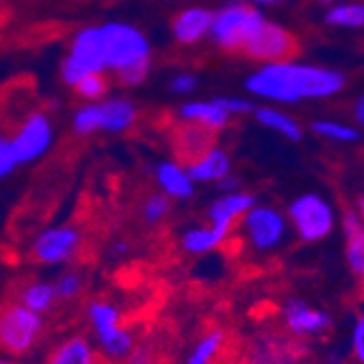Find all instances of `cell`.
I'll use <instances>...</instances> for the list:
<instances>
[{"instance_id": "cell-1", "label": "cell", "mask_w": 364, "mask_h": 364, "mask_svg": "<svg viewBox=\"0 0 364 364\" xmlns=\"http://www.w3.org/2000/svg\"><path fill=\"white\" fill-rule=\"evenodd\" d=\"M68 59L87 75L103 70L120 73L134 63L151 61V46L144 33L134 24L107 22L79 31Z\"/></svg>"}, {"instance_id": "cell-2", "label": "cell", "mask_w": 364, "mask_h": 364, "mask_svg": "<svg viewBox=\"0 0 364 364\" xmlns=\"http://www.w3.org/2000/svg\"><path fill=\"white\" fill-rule=\"evenodd\" d=\"M345 83L347 79L338 70L286 59L264 63L247 79V90L267 101L296 103L308 101V98H329L338 94Z\"/></svg>"}, {"instance_id": "cell-3", "label": "cell", "mask_w": 364, "mask_h": 364, "mask_svg": "<svg viewBox=\"0 0 364 364\" xmlns=\"http://www.w3.org/2000/svg\"><path fill=\"white\" fill-rule=\"evenodd\" d=\"M264 22L267 18L259 9L236 0L214 14L210 36L225 50H242Z\"/></svg>"}, {"instance_id": "cell-4", "label": "cell", "mask_w": 364, "mask_h": 364, "mask_svg": "<svg viewBox=\"0 0 364 364\" xmlns=\"http://www.w3.org/2000/svg\"><path fill=\"white\" fill-rule=\"evenodd\" d=\"M42 329L38 312H31L22 304H9L0 310V347L9 353H24Z\"/></svg>"}, {"instance_id": "cell-5", "label": "cell", "mask_w": 364, "mask_h": 364, "mask_svg": "<svg viewBox=\"0 0 364 364\" xmlns=\"http://www.w3.org/2000/svg\"><path fill=\"white\" fill-rule=\"evenodd\" d=\"M288 214L296 227V234L308 242L325 238L334 227V210L318 194H304L294 198Z\"/></svg>"}, {"instance_id": "cell-6", "label": "cell", "mask_w": 364, "mask_h": 364, "mask_svg": "<svg viewBox=\"0 0 364 364\" xmlns=\"http://www.w3.org/2000/svg\"><path fill=\"white\" fill-rule=\"evenodd\" d=\"M9 140H11V149H14V155H16L18 164L36 161L53 146V140H55L53 122L42 112L31 114L20 124V129L16 131V136L9 138Z\"/></svg>"}, {"instance_id": "cell-7", "label": "cell", "mask_w": 364, "mask_h": 364, "mask_svg": "<svg viewBox=\"0 0 364 364\" xmlns=\"http://www.w3.org/2000/svg\"><path fill=\"white\" fill-rule=\"evenodd\" d=\"M249 57L259 59L264 63L271 61H286L294 50H296V42L290 33L273 22H264L255 36L247 42V46L242 48Z\"/></svg>"}, {"instance_id": "cell-8", "label": "cell", "mask_w": 364, "mask_h": 364, "mask_svg": "<svg viewBox=\"0 0 364 364\" xmlns=\"http://www.w3.org/2000/svg\"><path fill=\"white\" fill-rule=\"evenodd\" d=\"M242 227H245L247 238L251 240L253 247L271 249L282 240L284 231H286V220L275 208H264V205L255 208L253 205L242 216Z\"/></svg>"}, {"instance_id": "cell-9", "label": "cell", "mask_w": 364, "mask_h": 364, "mask_svg": "<svg viewBox=\"0 0 364 364\" xmlns=\"http://www.w3.org/2000/svg\"><path fill=\"white\" fill-rule=\"evenodd\" d=\"M79 247V234L73 227H55L48 229L38 238L36 242V255L38 259L53 264V262H61L68 259Z\"/></svg>"}, {"instance_id": "cell-10", "label": "cell", "mask_w": 364, "mask_h": 364, "mask_svg": "<svg viewBox=\"0 0 364 364\" xmlns=\"http://www.w3.org/2000/svg\"><path fill=\"white\" fill-rule=\"evenodd\" d=\"M214 14L205 7H188L177 14L173 20V36L181 44H196L201 42L205 36H210Z\"/></svg>"}, {"instance_id": "cell-11", "label": "cell", "mask_w": 364, "mask_h": 364, "mask_svg": "<svg viewBox=\"0 0 364 364\" xmlns=\"http://www.w3.org/2000/svg\"><path fill=\"white\" fill-rule=\"evenodd\" d=\"M255 205L253 196L245 192H229L220 196L218 201L210 208V220L212 227H218L225 234H229L231 227L236 225L238 218H242L251 208Z\"/></svg>"}, {"instance_id": "cell-12", "label": "cell", "mask_w": 364, "mask_h": 364, "mask_svg": "<svg viewBox=\"0 0 364 364\" xmlns=\"http://www.w3.org/2000/svg\"><path fill=\"white\" fill-rule=\"evenodd\" d=\"M181 120L198 124L208 131H218L223 127H227L231 114L223 107L220 98H212V101H190L179 109Z\"/></svg>"}, {"instance_id": "cell-13", "label": "cell", "mask_w": 364, "mask_h": 364, "mask_svg": "<svg viewBox=\"0 0 364 364\" xmlns=\"http://www.w3.org/2000/svg\"><path fill=\"white\" fill-rule=\"evenodd\" d=\"M186 171L192 181H220L231 171V159L227 151L212 144L203 155L192 159Z\"/></svg>"}, {"instance_id": "cell-14", "label": "cell", "mask_w": 364, "mask_h": 364, "mask_svg": "<svg viewBox=\"0 0 364 364\" xmlns=\"http://www.w3.org/2000/svg\"><path fill=\"white\" fill-rule=\"evenodd\" d=\"M173 144H175V153L179 155V159L190 164L192 159L203 155L212 146V131L198 127V124H192V122H183L175 131Z\"/></svg>"}, {"instance_id": "cell-15", "label": "cell", "mask_w": 364, "mask_h": 364, "mask_svg": "<svg viewBox=\"0 0 364 364\" xmlns=\"http://www.w3.org/2000/svg\"><path fill=\"white\" fill-rule=\"evenodd\" d=\"M157 183L166 196L188 198L194 192V181L190 179L188 171L181 164L175 161H161L157 166Z\"/></svg>"}, {"instance_id": "cell-16", "label": "cell", "mask_w": 364, "mask_h": 364, "mask_svg": "<svg viewBox=\"0 0 364 364\" xmlns=\"http://www.w3.org/2000/svg\"><path fill=\"white\" fill-rule=\"evenodd\" d=\"M103 109V131L109 134H122V131L131 129L136 122V105L127 101V98H109V101L101 103Z\"/></svg>"}, {"instance_id": "cell-17", "label": "cell", "mask_w": 364, "mask_h": 364, "mask_svg": "<svg viewBox=\"0 0 364 364\" xmlns=\"http://www.w3.org/2000/svg\"><path fill=\"white\" fill-rule=\"evenodd\" d=\"M286 321H288V327L296 334H314V332H321L329 323V316L299 301H292L286 310Z\"/></svg>"}, {"instance_id": "cell-18", "label": "cell", "mask_w": 364, "mask_h": 364, "mask_svg": "<svg viewBox=\"0 0 364 364\" xmlns=\"http://www.w3.org/2000/svg\"><path fill=\"white\" fill-rule=\"evenodd\" d=\"M253 112H255V118H257V122H259L262 127L277 131L279 136H284V138H288V140H292V142H299V140H301L304 131H301L299 122H296L292 116H288V114H284V112H279V109H275V107H267V105H264V107H257V109H253Z\"/></svg>"}, {"instance_id": "cell-19", "label": "cell", "mask_w": 364, "mask_h": 364, "mask_svg": "<svg viewBox=\"0 0 364 364\" xmlns=\"http://www.w3.org/2000/svg\"><path fill=\"white\" fill-rule=\"evenodd\" d=\"M345 225V234H347V257L351 269L362 275L364 273V229H362V220L358 214L347 212L343 218Z\"/></svg>"}, {"instance_id": "cell-20", "label": "cell", "mask_w": 364, "mask_h": 364, "mask_svg": "<svg viewBox=\"0 0 364 364\" xmlns=\"http://www.w3.org/2000/svg\"><path fill=\"white\" fill-rule=\"evenodd\" d=\"M229 234L220 231L218 227H201V229H192L183 236V247L192 253H205L210 249H216L218 245L225 242Z\"/></svg>"}, {"instance_id": "cell-21", "label": "cell", "mask_w": 364, "mask_h": 364, "mask_svg": "<svg viewBox=\"0 0 364 364\" xmlns=\"http://www.w3.org/2000/svg\"><path fill=\"white\" fill-rule=\"evenodd\" d=\"M48 364H94V355L83 338H73L53 353Z\"/></svg>"}, {"instance_id": "cell-22", "label": "cell", "mask_w": 364, "mask_h": 364, "mask_svg": "<svg viewBox=\"0 0 364 364\" xmlns=\"http://www.w3.org/2000/svg\"><path fill=\"white\" fill-rule=\"evenodd\" d=\"M325 22L343 28H360L364 24V7L360 3H336L327 11Z\"/></svg>"}, {"instance_id": "cell-23", "label": "cell", "mask_w": 364, "mask_h": 364, "mask_svg": "<svg viewBox=\"0 0 364 364\" xmlns=\"http://www.w3.org/2000/svg\"><path fill=\"white\" fill-rule=\"evenodd\" d=\"M312 131L316 136L325 138V140H332V142H355L360 138V131L345 124V122H338V120H314L312 122Z\"/></svg>"}, {"instance_id": "cell-24", "label": "cell", "mask_w": 364, "mask_h": 364, "mask_svg": "<svg viewBox=\"0 0 364 364\" xmlns=\"http://www.w3.org/2000/svg\"><path fill=\"white\" fill-rule=\"evenodd\" d=\"M57 290L48 284H31L22 290V306L28 308L31 312H44L50 308V304L55 301Z\"/></svg>"}, {"instance_id": "cell-25", "label": "cell", "mask_w": 364, "mask_h": 364, "mask_svg": "<svg viewBox=\"0 0 364 364\" xmlns=\"http://www.w3.org/2000/svg\"><path fill=\"white\" fill-rule=\"evenodd\" d=\"M75 131L79 136H92L96 131L103 129V109L101 103H90L85 107H81L75 114V122H73Z\"/></svg>"}, {"instance_id": "cell-26", "label": "cell", "mask_w": 364, "mask_h": 364, "mask_svg": "<svg viewBox=\"0 0 364 364\" xmlns=\"http://www.w3.org/2000/svg\"><path fill=\"white\" fill-rule=\"evenodd\" d=\"M107 87H109V83L103 73H90L75 85L77 94L87 103H98L101 98H105Z\"/></svg>"}, {"instance_id": "cell-27", "label": "cell", "mask_w": 364, "mask_h": 364, "mask_svg": "<svg viewBox=\"0 0 364 364\" xmlns=\"http://www.w3.org/2000/svg\"><path fill=\"white\" fill-rule=\"evenodd\" d=\"M90 316L94 321V327L98 336H107L109 332H114V329H118V314L114 308L105 306V304H94L90 308Z\"/></svg>"}, {"instance_id": "cell-28", "label": "cell", "mask_w": 364, "mask_h": 364, "mask_svg": "<svg viewBox=\"0 0 364 364\" xmlns=\"http://www.w3.org/2000/svg\"><path fill=\"white\" fill-rule=\"evenodd\" d=\"M220 343H223V334L214 332L212 336H208L201 345L194 349V353L188 360V364H208L216 355V351L220 349Z\"/></svg>"}, {"instance_id": "cell-29", "label": "cell", "mask_w": 364, "mask_h": 364, "mask_svg": "<svg viewBox=\"0 0 364 364\" xmlns=\"http://www.w3.org/2000/svg\"><path fill=\"white\" fill-rule=\"evenodd\" d=\"M168 214V198L164 196V194H155L151 196L146 205H144V216L149 223H159L164 216Z\"/></svg>"}, {"instance_id": "cell-30", "label": "cell", "mask_w": 364, "mask_h": 364, "mask_svg": "<svg viewBox=\"0 0 364 364\" xmlns=\"http://www.w3.org/2000/svg\"><path fill=\"white\" fill-rule=\"evenodd\" d=\"M18 166V159L14 155L11 149V140L0 136V179H5L7 175H11V171Z\"/></svg>"}, {"instance_id": "cell-31", "label": "cell", "mask_w": 364, "mask_h": 364, "mask_svg": "<svg viewBox=\"0 0 364 364\" xmlns=\"http://www.w3.org/2000/svg\"><path fill=\"white\" fill-rule=\"evenodd\" d=\"M101 341H103L105 349H107L109 353H114V355H122V353H127L129 347H131V338L122 332L120 327L114 329V332H109L107 336H103Z\"/></svg>"}, {"instance_id": "cell-32", "label": "cell", "mask_w": 364, "mask_h": 364, "mask_svg": "<svg viewBox=\"0 0 364 364\" xmlns=\"http://www.w3.org/2000/svg\"><path fill=\"white\" fill-rule=\"evenodd\" d=\"M149 65H151V61H140V63L129 65V68L118 73V79L124 85H140L146 79V75H149Z\"/></svg>"}, {"instance_id": "cell-33", "label": "cell", "mask_w": 364, "mask_h": 364, "mask_svg": "<svg viewBox=\"0 0 364 364\" xmlns=\"http://www.w3.org/2000/svg\"><path fill=\"white\" fill-rule=\"evenodd\" d=\"M220 103H223V107L231 114V116H240V114H249V112H253L255 107H253V103L251 101H247V98H234V96H223L220 98Z\"/></svg>"}, {"instance_id": "cell-34", "label": "cell", "mask_w": 364, "mask_h": 364, "mask_svg": "<svg viewBox=\"0 0 364 364\" xmlns=\"http://www.w3.org/2000/svg\"><path fill=\"white\" fill-rule=\"evenodd\" d=\"M171 90L175 92V94H190V92H194L196 90V77H192V75H177L173 81H171Z\"/></svg>"}, {"instance_id": "cell-35", "label": "cell", "mask_w": 364, "mask_h": 364, "mask_svg": "<svg viewBox=\"0 0 364 364\" xmlns=\"http://www.w3.org/2000/svg\"><path fill=\"white\" fill-rule=\"evenodd\" d=\"M77 290H79V277H75V275H65L57 286V292L61 296H73Z\"/></svg>"}, {"instance_id": "cell-36", "label": "cell", "mask_w": 364, "mask_h": 364, "mask_svg": "<svg viewBox=\"0 0 364 364\" xmlns=\"http://www.w3.org/2000/svg\"><path fill=\"white\" fill-rule=\"evenodd\" d=\"M353 349H355L358 360H362L364 358V321L362 318L358 321L355 332H353Z\"/></svg>"}, {"instance_id": "cell-37", "label": "cell", "mask_w": 364, "mask_h": 364, "mask_svg": "<svg viewBox=\"0 0 364 364\" xmlns=\"http://www.w3.org/2000/svg\"><path fill=\"white\" fill-rule=\"evenodd\" d=\"M355 120H358V124L364 122V98H358L355 101Z\"/></svg>"}, {"instance_id": "cell-38", "label": "cell", "mask_w": 364, "mask_h": 364, "mask_svg": "<svg viewBox=\"0 0 364 364\" xmlns=\"http://www.w3.org/2000/svg\"><path fill=\"white\" fill-rule=\"evenodd\" d=\"M255 5H262V7H273V5H282L286 0H253Z\"/></svg>"}, {"instance_id": "cell-39", "label": "cell", "mask_w": 364, "mask_h": 364, "mask_svg": "<svg viewBox=\"0 0 364 364\" xmlns=\"http://www.w3.org/2000/svg\"><path fill=\"white\" fill-rule=\"evenodd\" d=\"M321 3H329V5H336L338 0H321Z\"/></svg>"}, {"instance_id": "cell-40", "label": "cell", "mask_w": 364, "mask_h": 364, "mask_svg": "<svg viewBox=\"0 0 364 364\" xmlns=\"http://www.w3.org/2000/svg\"><path fill=\"white\" fill-rule=\"evenodd\" d=\"M0 364H14V362H7V360H0Z\"/></svg>"}, {"instance_id": "cell-41", "label": "cell", "mask_w": 364, "mask_h": 364, "mask_svg": "<svg viewBox=\"0 0 364 364\" xmlns=\"http://www.w3.org/2000/svg\"><path fill=\"white\" fill-rule=\"evenodd\" d=\"M173 3H175V0H173Z\"/></svg>"}]
</instances>
